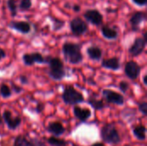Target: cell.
Returning a JSON list of instances; mask_svg holds the SVG:
<instances>
[{"mask_svg": "<svg viewBox=\"0 0 147 146\" xmlns=\"http://www.w3.org/2000/svg\"><path fill=\"white\" fill-rule=\"evenodd\" d=\"M101 33L102 35L109 40H116L119 36V30L117 27H111L109 25H103L101 28Z\"/></svg>", "mask_w": 147, "mask_h": 146, "instance_id": "cell-15", "label": "cell"}, {"mask_svg": "<svg viewBox=\"0 0 147 146\" xmlns=\"http://www.w3.org/2000/svg\"><path fill=\"white\" fill-rule=\"evenodd\" d=\"M6 3H7V8L10 13V15L12 17L16 16L17 12H18V5L16 3V0H7Z\"/></svg>", "mask_w": 147, "mask_h": 146, "instance_id": "cell-24", "label": "cell"}, {"mask_svg": "<svg viewBox=\"0 0 147 146\" xmlns=\"http://www.w3.org/2000/svg\"><path fill=\"white\" fill-rule=\"evenodd\" d=\"M71 8H72V9H73V11L74 12H79L80 10H81V6L79 5V4H73Z\"/></svg>", "mask_w": 147, "mask_h": 146, "instance_id": "cell-34", "label": "cell"}, {"mask_svg": "<svg viewBox=\"0 0 147 146\" xmlns=\"http://www.w3.org/2000/svg\"><path fill=\"white\" fill-rule=\"evenodd\" d=\"M73 114L74 116L82 123L86 122L92 115L90 109L86 108H82L78 105H74L73 107Z\"/></svg>", "mask_w": 147, "mask_h": 146, "instance_id": "cell-14", "label": "cell"}, {"mask_svg": "<svg viewBox=\"0 0 147 146\" xmlns=\"http://www.w3.org/2000/svg\"><path fill=\"white\" fill-rule=\"evenodd\" d=\"M47 130L49 133L53 134L55 137H59L62 134L65 133V128L63 126V124L59 121H53L50 122L47 126Z\"/></svg>", "mask_w": 147, "mask_h": 146, "instance_id": "cell-17", "label": "cell"}, {"mask_svg": "<svg viewBox=\"0 0 147 146\" xmlns=\"http://www.w3.org/2000/svg\"><path fill=\"white\" fill-rule=\"evenodd\" d=\"M44 108H45V105L43 103H41V102H39L37 104L36 108H35V112L37 114H40V113H42V111L44 110Z\"/></svg>", "mask_w": 147, "mask_h": 146, "instance_id": "cell-32", "label": "cell"}, {"mask_svg": "<svg viewBox=\"0 0 147 146\" xmlns=\"http://www.w3.org/2000/svg\"><path fill=\"white\" fill-rule=\"evenodd\" d=\"M132 2L140 7H144L147 4V0H132Z\"/></svg>", "mask_w": 147, "mask_h": 146, "instance_id": "cell-31", "label": "cell"}, {"mask_svg": "<svg viewBox=\"0 0 147 146\" xmlns=\"http://www.w3.org/2000/svg\"><path fill=\"white\" fill-rule=\"evenodd\" d=\"M8 27L22 34H28L32 29L31 24L26 21H11L8 24Z\"/></svg>", "mask_w": 147, "mask_h": 146, "instance_id": "cell-12", "label": "cell"}, {"mask_svg": "<svg viewBox=\"0 0 147 146\" xmlns=\"http://www.w3.org/2000/svg\"><path fill=\"white\" fill-rule=\"evenodd\" d=\"M47 142L51 146H67L68 145V142L66 140L59 139L55 136H52V137L48 138Z\"/></svg>", "mask_w": 147, "mask_h": 146, "instance_id": "cell-22", "label": "cell"}, {"mask_svg": "<svg viewBox=\"0 0 147 146\" xmlns=\"http://www.w3.org/2000/svg\"><path fill=\"white\" fill-rule=\"evenodd\" d=\"M11 89H12V91H14L16 94H20V93H22V92L23 91V89H22V87H20V86H18V85H16L14 83H11Z\"/></svg>", "mask_w": 147, "mask_h": 146, "instance_id": "cell-30", "label": "cell"}, {"mask_svg": "<svg viewBox=\"0 0 147 146\" xmlns=\"http://www.w3.org/2000/svg\"><path fill=\"white\" fill-rule=\"evenodd\" d=\"M88 104L95 110L100 111L102 110L103 108H105V103L101 99H96L94 96H90L89 97V99L87 100Z\"/></svg>", "mask_w": 147, "mask_h": 146, "instance_id": "cell-20", "label": "cell"}, {"mask_svg": "<svg viewBox=\"0 0 147 146\" xmlns=\"http://www.w3.org/2000/svg\"><path fill=\"white\" fill-rule=\"evenodd\" d=\"M3 120L9 130L15 131L22 124V119L19 116H13L11 111L4 110L3 113Z\"/></svg>", "mask_w": 147, "mask_h": 146, "instance_id": "cell-11", "label": "cell"}, {"mask_svg": "<svg viewBox=\"0 0 147 146\" xmlns=\"http://www.w3.org/2000/svg\"><path fill=\"white\" fill-rule=\"evenodd\" d=\"M0 96L3 99H8L12 96V89L11 88L7 85L6 83L0 84Z\"/></svg>", "mask_w": 147, "mask_h": 146, "instance_id": "cell-23", "label": "cell"}, {"mask_svg": "<svg viewBox=\"0 0 147 146\" xmlns=\"http://www.w3.org/2000/svg\"><path fill=\"white\" fill-rule=\"evenodd\" d=\"M129 87H130L129 83L127 82V81H125V80H121V81L119 83V89H120V90H121L123 94H125V93L127 92V90L129 89Z\"/></svg>", "mask_w": 147, "mask_h": 146, "instance_id": "cell-27", "label": "cell"}, {"mask_svg": "<svg viewBox=\"0 0 147 146\" xmlns=\"http://www.w3.org/2000/svg\"><path fill=\"white\" fill-rule=\"evenodd\" d=\"M146 12H144V11H136V12H134L131 15V17L129 19V23H130V25L132 27L133 31H134V32L139 31V28H140V25L144 22H146Z\"/></svg>", "mask_w": 147, "mask_h": 146, "instance_id": "cell-13", "label": "cell"}, {"mask_svg": "<svg viewBox=\"0 0 147 146\" xmlns=\"http://www.w3.org/2000/svg\"><path fill=\"white\" fill-rule=\"evenodd\" d=\"M86 53L90 59L93 61H100L102 59L103 52L100 46H96V45H91L87 47Z\"/></svg>", "mask_w": 147, "mask_h": 146, "instance_id": "cell-18", "label": "cell"}, {"mask_svg": "<svg viewBox=\"0 0 147 146\" xmlns=\"http://www.w3.org/2000/svg\"><path fill=\"white\" fill-rule=\"evenodd\" d=\"M22 62L26 66H32L35 64H46V59L40 52H27L24 53L22 57Z\"/></svg>", "mask_w": 147, "mask_h": 146, "instance_id": "cell-9", "label": "cell"}, {"mask_svg": "<svg viewBox=\"0 0 147 146\" xmlns=\"http://www.w3.org/2000/svg\"><path fill=\"white\" fill-rule=\"evenodd\" d=\"M147 43V34L146 32L144 33L142 37L135 38L134 43L128 48V52L133 57H138L143 53L146 49Z\"/></svg>", "mask_w": 147, "mask_h": 146, "instance_id": "cell-6", "label": "cell"}, {"mask_svg": "<svg viewBox=\"0 0 147 146\" xmlns=\"http://www.w3.org/2000/svg\"><path fill=\"white\" fill-rule=\"evenodd\" d=\"M19 80H20V83H21L22 84L26 85V84H28V77H27V76H24V75L20 76Z\"/></svg>", "mask_w": 147, "mask_h": 146, "instance_id": "cell-33", "label": "cell"}, {"mask_svg": "<svg viewBox=\"0 0 147 146\" xmlns=\"http://www.w3.org/2000/svg\"><path fill=\"white\" fill-rule=\"evenodd\" d=\"M13 146H34L30 139H28L25 135H18L14 139Z\"/></svg>", "mask_w": 147, "mask_h": 146, "instance_id": "cell-21", "label": "cell"}, {"mask_svg": "<svg viewBox=\"0 0 147 146\" xmlns=\"http://www.w3.org/2000/svg\"><path fill=\"white\" fill-rule=\"evenodd\" d=\"M102 67L110 70V71H118L121 69V60L118 57H113L109 59H104L101 63Z\"/></svg>", "mask_w": 147, "mask_h": 146, "instance_id": "cell-16", "label": "cell"}, {"mask_svg": "<svg viewBox=\"0 0 147 146\" xmlns=\"http://www.w3.org/2000/svg\"><path fill=\"white\" fill-rule=\"evenodd\" d=\"M31 140L33 142L34 146H47L45 142H43L42 140H40L37 138H31Z\"/></svg>", "mask_w": 147, "mask_h": 146, "instance_id": "cell-29", "label": "cell"}, {"mask_svg": "<svg viewBox=\"0 0 147 146\" xmlns=\"http://www.w3.org/2000/svg\"><path fill=\"white\" fill-rule=\"evenodd\" d=\"M141 72V66L134 60H129L125 64L124 73L130 80H136L139 78Z\"/></svg>", "mask_w": 147, "mask_h": 146, "instance_id": "cell-8", "label": "cell"}, {"mask_svg": "<svg viewBox=\"0 0 147 146\" xmlns=\"http://www.w3.org/2000/svg\"><path fill=\"white\" fill-rule=\"evenodd\" d=\"M5 57H6V52L2 47H0V61L3 59Z\"/></svg>", "mask_w": 147, "mask_h": 146, "instance_id": "cell-35", "label": "cell"}, {"mask_svg": "<svg viewBox=\"0 0 147 146\" xmlns=\"http://www.w3.org/2000/svg\"><path fill=\"white\" fill-rule=\"evenodd\" d=\"M84 17L86 22L94 25V26H100L103 22V15L102 14L96 9H90L84 11Z\"/></svg>", "mask_w": 147, "mask_h": 146, "instance_id": "cell-10", "label": "cell"}, {"mask_svg": "<svg viewBox=\"0 0 147 146\" xmlns=\"http://www.w3.org/2000/svg\"><path fill=\"white\" fill-rule=\"evenodd\" d=\"M100 136L104 143L109 145H118L121 141L119 131L112 123H107L101 128Z\"/></svg>", "mask_w": 147, "mask_h": 146, "instance_id": "cell-3", "label": "cell"}, {"mask_svg": "<svg viewBox=\"0 0 147 146\" xmlns=\"http://www.w3.org/2000/svg\"><path fill=\"white\" fill-rule=\"evenodd\" d=\"M52 20V23H53V31H59L61 30L63 28V27L65 26V22L63 20H60L59 18H55L51 16L50 17Z\"/></svg>", "mask_w": 147, "mask_h": 146, "instance_id": "cell-25", "label": "cell"}, {"mask_svg": "<svg viewBox=\"0 0 147 146\" xmlns=\"http://www.w3.org/2000/svg\"><path fill=\"white\" fill-rule=\"evenodd\" d=\"M62 101L66 105H78L79 103L84 102V95L76 89L73 85H66L61 95Z\"/></svg>", "mask_w": 147, "mask_h": 146, "instance_id": "cell-4", "label": "cell"}, {"mask_svg": "<svg viewBox=\"0 0 147 146\" xmlns=\"http://www.w3.org/2000/svg\"><path fill=\"white\" fill-rule=\"evenodd\" d=\"M134 136L140 141H145L146 139V128L144 125H137L133 128Z\"/></svg>", "mask_w": 147, "mask_h": 146, "instance_id": "cell-19", "label": "cell"}, {"mask_svg": "<svg viewBox=\"0 0 147 146\" xmlns=\"http://www.w3.org/2000/svg\"><path fill=\"white\" fill-rule=\"evenodd\" d=\"M147 75L146 74H145L144 76H143V83H144V84L145 85H147Z\"/></svg>", "mask_w": 147, "mask_h": 146, "instance_id": "cell-37", "label": "cell"}, {"mask_svg": "<svg viewBox=\"0 0 147 146\" xmlns=\"http://www.w3.org/2000/svg\"><path fill=\"white\" fill-rule=\"evenodd\" d=\"M70 31L74 36H82L88 31V24L79 16L72 18L69 22Z\"/></svg>", "mask_w": 147, "mask_h": 146, "instance_id": "cell-5", "label": "cell"}, {"mask_svg": "<svg viewBox=\"0 0 147 146\" xmlns=\"http://www.w3.org/2000/svg\"><path fill=\"white\" fill-rule=\"evenodd\" d=\"M103 99L106 101V102L110 103V104H115L117 106H122L125 103V98L123 95L109 89H105L102 92Z\"/></svg>", "mask_w": 147, "mask_h": 146, "instance_id": "cell-7", "label": "cell"}, {"mask_svg": "<svg viewBox=\"0 0 147 146\" xmlns=\"http://www.w3.org/2000/svg\"><path fill=\"white\" fill-rule=\"evenodd\" d=\"M32 5H33L32 0H20L18 9H20L21 11H27L32 8Z\"/></svg>", "mask_w": 147, "mask_h": 146, "instance_id": "cell-26", "label": "cell"}, {"mask_svg": "<svg viewBox=\"0 0 147 146\" xmlns=\"http://www.w3.org/2000/svg\"><path fill=\"white\" fill-rule=\"evenodd\" d=\"M138 108H139V111L144 115V116H146L147 115V102H140L138 104Z\"/></svg>", "mask_w": 147, "mask_h": 146, "instance_id": "cell-28", "label": "cell"}, {"mask_svg": "<svg viewBox=\"0 0 147 146\" xmlns=\"http://www.w3.org/2000/svg\"><path fill=\"white\" fill-rule=\"evenodd\" d=\"M90 146H105V145L103 143H100V142H96V143H94L93 145H91Z\"/></svg>", "mask_w": 147, "mask_h": 146, "instance_id": "cell-36", "label": "cell"}, {"mask_svg": "<svg viewBox=\"0 0 147 146\" xmlns=\"http://www.w3.org/2000/svg\"><path fill=\"white\" fill-rule=\"evenodd\" d=\"M61 49L64 59L68 64L77 65L83 62L84 56L81 50V45L66 41L62 45Z\"/></svg>", "mask_w": 147, "mask_h": 146, "instance_id": "cell-1", "label": "cell"}, {"mask_svg": "<svg viewBox=\"0 0 147 146\" xmlns=\"http://www.w3.org/2000/svg\"><path fill=\"white\" fill-rule=\"evenodd\" d=\"M46 59V64L48 65V76L54 81H61L65 77L66 72L62 59L59 57H52L48 55Z\"/></svg>", "mask_w": 147, "mask_h": 146, "instance_id": "cell-2", "label": "cell"}, {"mask_svg": "<svg viewBox=\"0 0 147 146\" xmlns=\"http://www.w3.org/2000/svg\"><path fill=\"white\" fill-rule=\"evenodd\" d=\"M2 123H3V120H2V118L0 117V125H1Z\"/></svg>", "mask_w": 147, "mask_h": 146, "instance_id": "cell-38", "label": "cell"}]
</instances>
